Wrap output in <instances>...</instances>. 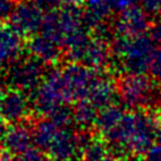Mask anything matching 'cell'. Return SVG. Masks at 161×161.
<instances>
[{
	"label": "cell",
	"instance_id": "6da1fadb",
	"mask_svg": "<svg viewBox=\"0 0 161 161\" xmlns=\"http://www.w3.org/2000/svg\"><path fill=\"white\" fill-rule=\"evenodd\" d=\"M160 123L150 111L131 109L117 126L103 133V140L117 157L140 156L156 142Z\"/></svg>",
	"mask_w": 161,
	"mask_h": 161
},
{
	"label": "cell",
	"instance_id": "7a4b0ae2",
	"mask_svg": "<svg viewBox=\"0 0 161 161\" xmlns=\"http://www.w3.org/2000/svg\"><path fill=\"white\" fill-rule=\"evenodd\" d=\"M116 84L123 107L150 112L161 109V88L152 77L145 73H125Z\"/></svg>",
	"mask_w": 161,
	"mask_h": 161
},
{
	"label": "cell",
	"instance_id": "3957f363",
	"mask_svg": "<svg viewBox=\"0 0 161 161\" xmlns=\"http://www.w3.org/2000/svg\"><path fill=\"white\" fill-rule=\"evenodd\" d=\"M112 57L126 73H146L150 70L155 53V42L146 34L137 36H117L112 43Z\"/></svg>",
	"mask_w": 161,
	"mask_h": 161
},
{
	"label": "cell",
	"instance_id": "277c9868",
	"mask_svg": "<svg viewBox=\"0 0 161 161\" xmlns=\"http://www.w3.org/2000/svg\"><path fill=\"white\" fill-rule=\"evenodd\" d=\"M45 75V63L34 55L18 58L6 69L4 83L11 89L31 94L42 83Z\"/></svg>",
	"mask_w": 161,
	"mask_h": 161
},
{
	"label": "cell",
	"instance_id": "5b68a950",
	"mask_svg": "<svg viewBox=\"0 0 161 161\" xmlns=\"http://www.w3.org/2000/svg\"><path fill=\"white\" fill-rule=\"evenodd\" d=\"M60 70L65 103H75L87 99L93 82L99 75L97 69L75 62H70Z\"/></svg>",
	"mask_w": 161,
	"mask_h": 161
},
{
	"label": "cell",
	"instance_id": "8992f818",
	"mask_svg": "<svg viewBox=\"0 0 161 161\" xmlns=\"http://www.w3.org/2000/svg\"><path fill=\"white\" fill-rule=\"evenodd\" d=\"M33 109L42 116H49L58 106L65 103L63 94V82L60 69H49L39 84L30 94Z\"/></svg>",
	"mask_w": 161,
	"mask_h": 161
},
{
	"label": "cell",
	"instance_id": "52a82bcc",
	"mask_svg": "<svg viewBox=\"0 0 161 161\" xmlns=\"http://www.w3.org/2000/svg\"><path fill=\"white\" fill-rule=\"evenodd\" d=\"M69 62L80 63L86 67L99 70L109 64L112 58V47L107 38L94 35L89 36L79 47L67 50Z\"/></svg>",
	"mask_w": 161,
	"mask_h": 161
},
{
	"label": "cell",
	"instance_id": "ba28073f",
	"mask_svg": "<svg viewBox=\"0 0 161 161\" xmlns=\"http://www.w3.org/2000/svg\"><path fill=\"white\" fill-rule=\"evenodd\" d=\"M44 15V10L33 0H23L16 3L9 19L10 25L21 36H33L40 31Z\"/></svg>",
	"mask_w": 161,
	"mask_h": 161
},
{
	"label": "cell",
	"instance_id": "9c48e42d",
	"mask_svg": "<svg viewBox=\"0 0 161 161\" xmlns=\"http://www.w3.org/2000/svg\"><path fill=\"white\" fill-rule=\"evenodd\" d=\"M148 13L136 4L119 13L113 23V31L117 36H137L146 34L150 28Z\"/></svg>",
	"mask_w": 161,
	"mask_h": 161
},
{
	"label": "cell",
	"instance_id": "30bf717a",
	"mask_svg": "<svg viewBox=\"0 0 161 161\" xmlns=\"http://www.w3.org/2000/svg\"><path fill=\"white\" fill-rule=\"evenodd\" d=\"M30 109V101L26 93L11 89L4 93L0 101V113L9 123H18L24 121Z\"/></svg>",
	"mask_w": 161,
	"mask_h": 161
},
{
	"label": "cell",
	"instance_id": "8fae6325",
	"mask_svg": "<svg viewBox=\"0 0 161 161\" xmlns=\"http://www.w3.org/2000/svg\"><path fill=\"white\" fill-rule=\"evenodd\" d=\"M3 147L13 155H20L34 146L33 127L21 122L13 123L6 128L3 138Z\"/></svg>",
	"mask_w": 161,
	"mask_h": 161
},
{
	"label": "cell",
	"instance_id": "7c38bea8",
	"mask_svg": "<svg viewBox=\"0 0 161 161\" xmlns=\"http://www.w3.org/2000/svg\"><path fill=\"white\" fill-rule=\"evenodd\" d=\"M78 151L79 147L77 142V132L70 127H65L59 128L47 153L55 161H63L73 158Z\"/></svg>",
	"mask_w": 161,
	"mask_h": 161
},
{
	"label": "cell",
	"instance_id": "4fadbf2b",
	"mask_svg": "<svg viewBox=\"0 0 161 161\" xmlns=\"http://www.w3.org/2000/svg\"><path fill=\"white\" fill-rule=\"evenodd\" d=\"M21 50V35L11 25H0V70L6 69L14 60H16Z\"/></svg>",
	"mask_w": 161,
	"mask_h": 161
},
{
	"label": "cell",
	"instance_id": "5bb4252c",
	"mask_svg": "<svg viewBox=\"0 0 161 161\" xmlns=\"http://www.w3.org/2000/svg\"><path fill=\"white\" fill-rule=\"evenodd\" d=\"M82 11L86 26L94 31L107 25L113 9L108 0H84Z\"/></svg>",
	"mask_w": 161,
	"mask_h": 161
},
{
	"label": "cell",
	"instance_id": "9a60e30c",
	"mask_svg": "<svg viewBox=\"0 0 161 161\" xmlns=\"http://www.w3.org/2000/svg\"><path fill=\"white\" fill-rule=\"evenodd\" d=\"M26 48L30 55H34L45 64L57 62L62 54V47L57 42L45 36L42 33L33 35L29 39Z\"/></svg>",
	"mask_w": 161,
	"mask_h": 161
},
{
	"label": "cell",
	"instance_id": "2e32d148",
	"mask_svg": "<svg viewBox=\"0 0 161 161\" xmlns=\"http://www.w3.org/2000/svg\"><path fill=\"white\" fill-rule=\"evenodd\" d=\"M116 97H118L117 84L109 77L99 74L93 82L87 99L98 109H101L109 104H113Z\"/></svg>",
	"mask_w": 161,
	"mask_h": 161
},
{
	"label": "cell",
	"instance_id": "e0dca14e",
	"mask_svg": "<svg viewBox=\"0 0 161 161\" xmlns=\"http://www.w3.org/2000/svg\"><path fill=\"white\" fill-rule=\"evenodd\" d=\"M60 127H58L50 118L39 119L33 125V138L34 146L43 151H48L50 143L53 142L57 132Z\"/></svg>",
	"mask_w": 161,
	"mask_h": 161
},
{
	"label": "cell",
	"instance_id": "ac0fdd59",
	"mask_svg": "<svg viewBox=\"0 0 161 161\" xmlns=\"http://www.w3.org/2000/svg\"><path fill=\"white\" fill-rule=\"evenodd\" d=\"M125 113H126L125 109L114 103L104 108H101V111L98 112L97 119H96V125H94L96 130L102 135L108 132L109 130H112L114 126L119 123Z\"/></svg>",
	"mask_w": 161,
	"mask_h": 161
},
{
	"label": "cell",
	"instance_id": "d6986e66",
	"mask_svg": "<svg viewBox=\"0 0 161 161\" xmlns=\"http://www.w3.org/2000/svg\"><path fill=\"white\" fill-rule=\"evenodd\" d=\"M97 107L91 103L88 99H82L75 102L73 107L74 125L79 128H91L96 125V119L98 116Z\"/></svg>",
	"mask_w": 161,
	"mask_h": 161
},
{
	"label": "cell",
	"instance_id": "ffe728a7",
	"mask_svg": "<svg viewBox=\"0 0 161 161\" xmlns=\"http://www.w3.org/2000/svg\"><path fill=\"white\" fill-rule=\"evenodd\" d=\"M108 145L106 141L92 140L91 143L82 151V161H99L108 155Z\"/></svg>",
	"mask_w": 161,
	"mask_h": 161
},
{
	"label": "cell",
	"instance_id": "44dd1931",
	"mask_svg": "<svg viewBox=\"0 0 161 161\" xmlns=\"http://www.w3.org/2000/svg\"><path fill=\"white\" fill-rule=\"evenodd\" d=\"M58 127L65 128L74 125V116H73V108L68 106V103H63L58 106L49 116H48Z\"/></svg>",
	"mask_w": 161,
	"mask_h": 161
},
{
	"label": "cell",
	"instance_id": "7402d4cb",
	"mask_svg": "<svg viewBox=\"0 0 161 161\" xmlns=\"http://www.w3.org/2000/svg\"><path fill=\"white\" fill-rule=\"evenodd\" d=\"M50 158L52 157L45 151L38 148L36 146L30 147L29 150H26L20 155H16L15 157L16 161H50Z\"/></svg>",
	"mask_w": 161,
	"mask_h": 161
},
{
	"label": "cell",
	"instance_id": "603a6c76",
	"mask_svg": "<svg viewBox=\"0 0 161 161\" xmlns=\"http://www.w3.org/2000/svg\"><path fill=\"white\" fill-rule=\"evenodd\" d=\"M150 73L151 77L161 86V48L156 49L151 60V65H150Z\"/></svg>",
	"mask_w": 161,
	"mask_h": 161
},
{
	"label": "cell",
	"instance_id": "cb8c5ba5",
	"mask_svg": "<svg viewBox=\"0 0 161 161\" xmlns=\"http://www.w3.org/2000/svg\"><path fill=\"white\" fill-rule=\"evenodd\" d=\"M140 3L150 15H161V0H140Z\"/></svg>",
	"mask_w": 161,
	"mask_h": 161
},
{
	"label": "cell",
	"instance_id": "d4e9b609",
	"mask_svg": "<svg viewBox=\"0 0 161 161\" xmlns=\"http://www.w3.org/2000/svg\"><path fill=\"white\" fill-rule=\"evenodd\" d=\"M16 5L15 0H0V21L9 19Z\"/></svg>",
	"mask_w": 161,
	"mask_h": 161
},
{
	"label": "cell",
	"instance_id": "484cf974",
	"mask_svg": "<svg viewBox=\"0 0 161 161\" xmlns=\"http://www.w3.org/2000/svg\"><path fill=\"white\" fill-rule=\"evenodd\" d=\"M108 1L112 6L113 11H118V13H121L136 4V0H108Z\"/></svg>",
	"mask_w": 161,
	"mask_h": 161
},
{
	"label": "cell",
	"instance_id": "4316f807",
	"mask_svg": "<svg viewBox=\"0 0 161 161\" xmlns=\"http://www.w3.org/2000/svg\"><path fill=\"white\" fill-rule=\"evenodd\" d=\"M44 11H52L60 8V0H33Z\"/></svg>",
	"mask_w": 161,
	"mask_h": 161
},
{
	"label": "cell",
	"instance_id": "83f0119b",
	"mask_svg": "<svg viewBox=\"0 0 161 161\" xmlns=\"http://www.w3.org/2000/svg\"><path fill=\"white\" fill-rule=\"evenodd\" d=\"M146 161H161V145L152 146L146 152Z\"/></svg>",
	"mask_w": 161,
	"mask_h": 161
},
{
	"label": "cell",
	"instance_id": "f1b7e54d",
	"mask_svg": "<svg viewBox=\"0 0 161 161\" xmlns=\"http://www.w3.org/2000/svg\"><path fill=\"white\" fill-rule=\"evenodd\" d=\"M151 36L153 42L158 45H161V18L152 25L151 28Z\"/></svg>",
	"mask_w": 161,
	"mask_h": 161
},
{
	"label": "cell",
	"instance_id": "f546056e",
	"mask_svg": "<svg viewBox=\"0 0 161 161\" xmlns=\"http://www.w3.org/2000/svg\"><path fill=\"white\" fill-rule=\"evenodd\" d=\"M84 0H60V8H79Z\"/></svg>",
	"mask_w": 161,
	"mask_h": 161
},
{
	"label": "cell",
	"instance_id": "4dcf8cb0",
	"mask_svg": "<svg viewBox=\"0 0 161 161\" xmlns=\"http://www.w3.org/2000/svg\"><path fill=\"white\" fill-rule=\"evenodd\" d=\"M0 161H16V160L13 157V153H10L4 148L0 151Z\"/></svg>",
	"mask_w": 161,
	"mask_h": 161
},
{
	"label": "cell",
	"instance_id": "1f68e13d",
	"mask_svg": "<svg viewBox=\"0 0 161 161\" xmlns=\"http://www.w3.org/2000/svg\"><path fill=\"white\" fill-rule=\"evenodd\" d=\"M5 118L1 116V113H0V140L3 138V136H4V133H5V131H6V125H5Z\"/></svg>",
	"mask_w": 161,
	"mask_h": 161
},
{
	"label": "cell",
	"instance_id": "d6a6232c",
	"mask_svg": "<svg viewBox=\"0 0 161 161\" xmlns=\"http://www.w3.org/2000/svg\"><path fill=\"white\" fill-rule=\"evenodd\" d=\"M99 161H121L119 160V157H117V156H114V155H107L106 157H103L102 160H99Z\"/></svg>",
	"mask_w": 161,
	"mask_h": 161
},
{
	"label": "cell",
	"instance_id": "836d02e7",
	"mask_svg": "<svg viewBox=\"0 0 161 161\" xmlns=\"http://www.w3.org/2000/svg\"><path fill=\"white\" fill-rule=\"evenodd\" d=\"M5 83H4V80H0V101H1V98H3V96H4V93H5Z\"/></svg>",
	"mask_w": 161,
	"mask_h": 161
},
{
	"label": "cell",
	"instance_id": "e575fe53",
	"mask_svg": "<svg viewBox=\"0 0 161 161\" xmlns=\"http://www.w3.org/2000/svg\"><path fill=\"white\" fill-rule=\"evenodd\" d=\"M156 142H157V145H161V126H160V128H158V131H157V136H156Z\"/></svg>",
	"mask_w": 161,
	"mask_h": 161
},
{
	"label": "cell",
	"instance_id": "d590c367",
	"mask_svg": "<svg viewBox=\"0 0 161 161\" xmlns=\"http://www.w3.org/2000/svg\"><path fill=\"white\" fill-rule=\"evenodd\" d=\"M130 161H146V160H142V158H140L138 156H133V158L130 160Z\"/></svg>",
	"mask_w": 161,
	"mask_h": 161
},
{
	"label": "cell",
	"instance_id": "8d00e7d4",
	"mask_svg": "<svg viewBox=\"0 0 161 161\" xmlns=\"http://www.w3.org/2000/svg\"><path fill=\"white\" fill-rule=\"evenodd\" d=\"M63 161H79V160H75V158H68V160H63Z\"/></svg>",
	"mask_w": 161,
	"mask_h": 161
}]
</instances>
